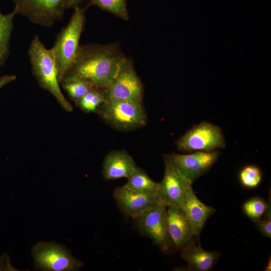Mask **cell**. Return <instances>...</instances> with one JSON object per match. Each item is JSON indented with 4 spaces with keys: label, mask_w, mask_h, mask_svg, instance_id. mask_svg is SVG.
<instances>
[{
    "label": "cell",
    "mask_w": 271,
    "mask_h": 271,
    "mask_svg": "<svg viewBox=\"0 0 271 271\" xmlns=\"http://www.w3.org/2000/svg\"><path fill=\"white\" fill-rule=\"evenodd\" d=\"M126 58L115 44L80 46L61 83L82 80L94 87L105 88Z\"/></svg>",
    "instance_id": "6da1fadb"
},
{
    "label": "cell",
    "mask_w": 271,
    "mask_h": 271,
    "mask_svg": "<svg viewBox=\"0 0 271 271\" xmlns=\"http://www.w3.org/2000/svg\"><path fill=\"white\" fill-rule=\"evenodd\" d=\"M32 72L39 85L51 93L66 111L73 110L60 87L58 71L52 49L46 48L39 36L32 39L28 49Z\"/></svg>",
    "instance_id": "7a4b0ae2"
},
{
    "label": "cell",
    "mask_w": 271,
    "mask_h": 271,
    "mask_svg": "<svg viewBox=\"0 0 271 271\" xmlns=\"http://www.w3.org/2000/svg\"><path fill=\"white\" fill-rule=\"evenodd\" d=\"M74 9L68 23L57 34L54 45L51 48L60 83L76 56L86 22L85 10L79 6Z\"/></svg>",
    "instance_id": "3957f363"
},
{
    "label": "cell",
    "mask_w": 271,
    "mask_h": 271,
    "mask_svg": "<svg viewBox=\"0 0 271 271\" xmlns=\"http://www.w3.org/2000/svg\"><path fill=\"white\" fill-rule=\"evenodd\" d=\"M32 255L36 269L44 271H76L83 265L70 250L54 242L39 241L32 247Z\"/></svg>",
    "instance_id": "277c9868"
},
{
    "label": "cell",
    "mask_w": 271,
    "mask_h": 271,
    "mask_svg": "<svg viewBox=\"0 0 271 271\" xmlns=\"http://www.w3.org/2000/svg\"><path fill=\"white\" fill-rule=\"evenodd\" d=\"M176 145L183 152H211L225 147V139L218 126L203 121L194 126L179 139Z\"/></svg>",
    "instance_id": "5b68a950"
},
{
    "label": "cell",
    "mask_w": 271,
    "mask_h": 271,
    "mask_svg": "<svg viewBox=\"0 0 271 271\" xmlns=\"http://www.w3.org/2000/svg\"><path fill=\"white\" fill-rule=\"evenodd\" d=\"M101 113L107 121L116 127L131 129L144 125L146 114L142 101L118 100L106 101Z\"/></svg>",
    "instance_id": "8992f818"
},
{
    "label": "cell",
    "mask_w": 271,
    "mask_h": 271,
    "mask_svg": "<svg viewBox=\"0 0 271 271\" xmlns=\"http://www.w3.org/2000/svg\"><path fill=\"white\" fill-rule=\"evenodd\" d=\"M17 14L31 22L46 27H52L63 19L66 0H14Z\"/></svg>",
    "instance_id": "52a82bcc"
},
{
    "label": "cell",
    "mask_w": 271,
    "mask_h": 271,
    "mask_svg": "<svg viewBox=\"0 0 271 271\" xmlns=\"http://www.w3.org/2000/svg\"><path fill=\"white\" fill-rule=\"evenodd\" d=\"M106 101L128 100L142 101V83L130 60L126 58L111 83L104 88Z\"/></svg>",
    "instance_id": "ba28073f"
},
{
    "label": "cell",
    "mask_w": 271,
    "mask_h": 271,
    "mask_svg": "<svg viewBox=\"0 0 271 271\" xmlns=\"http://www.w3.org/2000/svg\"><path fill=\"white\" fill-rule=\"evenodd\" d=\"M166 210L167 205L161 203L136 218L140 230L164 251L168 250L173 245L168 231Z\"/></svg>",
    "instance_id": "9c48e42d"
},
{
    "label": "cell",
    "mask_w": 271,
    "mask_h": 271,
    "mask_svg": "<svg viewBox=\"0 0 271 271\" xmlns=\"http://www.w3.org/2000/svg\"><path fill=\"white\" fill-rule=\"evenodd\" d=\"M220 153L197 151L189 154L172 153L171 159L181 175L193 184L198 178L207 172L217 161Z\"/></svg>",
    "instance_id": "30bf717a"
},
{
    "label": "cell",
    "mask_w": 271,
    "mask_h": 271,
    "mask_svg": "<svg viewBox=\"0 0 271 271\" xmlns=\"http://www.w3.org/2000/svg\"><path fill=\"white\" fill-rule=\"evenodd\" d=\"M164 163V175L160 183V199L167 206H173L182 209L186 188L192 183L181 175L170 155L165 156Z\"/></svg>",
    "instance_id": "8fae6325"
},
{
    "label": "cell",
    "mask_w": 271,
    "mask_h": 271,
    "mask_svg": "<svg viewBox=\"0 0 271 271\" xmlns=\"http://www.w3.org/2000/svg\"><path fill=\"white\" fill-rule=\"evenodd\" d=\"M113 196L121 211L134 218L145 211L163 203L158 196L136 191L125 185L116 188Z\"/></svg>",
    "instance_id": "7c38bea8"
},
{
    "label": "cell",
    "mask_w": 271,
    "mask_h": 271,
    "mask_svg": "<svg viewBox=\"0 0 271 271\" xmlns=\"http://www.w3.org/2000/svg\"><path fill=\"white\" fill-rule=\"evenodd\" d=\"M166 221L168 231L173 244L181 250L196 243L191 225L183 211L176 206H167Z\"/></svg>",
    "instance_id": "4fadbf2b"
},
{
    "label": "cell",
    "mask_w": 271,
    "mask_h": 271,
    "mask_svg": "<svg viewBox=\"0 0 271 271\" xmlns=\"http://www.w3.org/2000/svg\"><path fill=\"white\" fill-rule=\"evenodd\" d=\"M192 185L189 184L186 188L182 209L198 239L207 219L216 210L214 208L202 203L198 198Z\"/></svg>",
    "instance_id": "5bb4252c"
},
{
    "label": "cell",
    "mask_w": 271,
    "mask_h": 271,
    "mask_svg": "<svg viewBox=\"0 0 271 271\" xmlns=\"http://www.w3.org/2000/svg\"><path fill=\"white\" fill-rule=\"evenodd\" d=\"M132 158L124 151H113L105 157L102 173L106 180L127 178L136 168Z\"/></svg>",
    "instance_id": "9a60e30c"
},
{
    "label": "cell",
    "mask_w": 271,
    "mask_h": 271,
    "mask_svg": "<svg viewBox=\"0 0 271 271\" xmlns=\"http://www.w3.org/2000/svg\"><path fill=\"white\" fill-rule=\"evenodd\" d=\"M181 256L186 261L188 270L208 271L216 262L218 256L214 251L204 250L196 243L181 250Z\"/></svg>",
    "instance_id": "2e32d148"
},
{
    "label": "cell",
    "mask_w": 271,
    "mask_h": 271,
    "mask_svg": "<svg viewBox=\"0 0 271 271\" xmlns=\"http://www.w3.org/2000/svg\"><path fill=\"white\" fill-rule=\"evenodd\" d=\"M124 185L136 191L160 197V183L155 182L143 169L139 167H136L127 178V182Z\"/></svg>",
    "instance_id": "e0dca14e"
},
{
    "label": "cell",
    "mask_w": 271,
    "mask_h": 271,
    "mask_svg": "<svg viewBox=\"0 0 271 271\" xmlns=\"http://www.w3.org/2000/svg\"><path fill=\"white\" fill-rule=\"evenodd\" d=\"M16 15L17 12L15 8L7 14L0 12V65L5 61L8 54L13 20Z\"/></svg>",
    "instance_id": "ac0fdd59"
},
{
    "label": "cell",
    "mask_w": 271,
    "mask_h": 271,
    "mask_svg": "<svg viewBox=\"0 0 271 271\" xmlns=\"http://www.w3.org/2000/svg\"><path fill=\"white\" fill-rule=\"evenodd\" d=\"M105 102L104 88L92 87L77 103L83 110L86 112H93Z\"/></svg>",
    "instance_id": "d6986e66"
},
{
    "label": "cell",
    "mask_w": 271,
    "mask_h": 271,
    "mask_svg": "<svg viewBox=\"0 0 271 271\" xmlns=\"http://www.w3.org/2000/svg\"><path fill=\"white\" fill-rule=\"evenodd\" d=\"M88 6H95L124 20L129 18L125 0H90Z\"/></svg>",
    "instance_id": "ffe728a7"
},
{
    "label": "cell",
    "mask_w": 271,
    "mask_h": 271,
    "mask_svg": "<svg viewBox=\"0 0 271 271\" xmlns=\"http://www.w3.org/2000/svg\"><path fill=\"white\" fill-rule=\"evenodd\" d=\"M239 180L241 185L245 188H255L261 182L262 172L255 165H247L240 170Z\"/></svg>",
    "instance_id": "44dd1931"
},
{
    "label": "cell",
    "mask_w": 271,
    "mask_h": 271,
    "mask_svg": "<svg viewBox=\"0 0 271 271\" xmlns=\"http://www.w3.org/2000/svg\"><path fill=\"white\" fill-rule=\"evenodd\" d=\"M268 206L269 204L263 198L256 196L245 201L242 210L244 214L254 222L261 218Z\"/></svg>",
    "instance_id": "7402d4cb"
},
{
    "label": "cell",
    "mask_w": 271,
    "mask_h": 271,
    "mask_svg": "<svg viewBox=\"0 0 271 271\" xmlns=\"http://www.w3.org/2000/svg\"><path fill=\"white\" fill-rule=\"evenodd\" d=\"M61 84L70 97L76 103L91 88L94 87L88 83L82 80L63 82Z\"/></svg>",
    "instance_id": "603a6c76"
},
{
    "label": "cell",
    "mask_w": 271,
    "mask_h": 271,
    "mask_svg": "<svg viewBox=\"0 0 271 271\" xmlns=\"http://www.w3.org/2000/svg\"><path fill=\"white\" fill-rule=\"evenodd\" d=\"M255 225L264 236L268 238L271 237V218H266L264 219H259L254 221Z\"/></svg>",
    "instance_id": "cb8c5ba5"
},
{
    "label": "cell",
    "mask_w": 271,
    "mask_h": 271,
    "mask_svg": "<svg viewBox=\"0 0 271 271\" xmlns=\"http://www.w3.org/2000/svg\"><path fill=\"white\" fill-rule=\"evenodd\" d=\"M18 269L15 268L12 264L10 257L7 254L5 253L0 256V271H17Z\"/></svg>",
    "instance_id": "d4e9b609"
},
{
    "label": "cell",
    "mask_w": 271,
    "mask_h": 271,
    "mask_svg": "<svg viewBox=\"0 0 271 271\" xmlns=\"http://www.w3.org/2000/svg\"><path fill=\"white\" fill-rule=\"evenodd\" d=\"M16 76L15 75H5L0 78V89L8 83L15 80Z\"/></svg>",
    "instance_id": "484cf974"
},
{
    "label": "cell",
    "mask_w": 271,
    "mask_h": 271,
    "mask_svg": "<svg viewBox=\"0 0 271 271\" xmlns=\"http://www.w3.org/2000/svg\"><path fill=\"white\" fill-rule=\"evenodd\" d=\"M83 1V0H66V2H65L66 9H68L70 8H74L76 7H78L79 6V5Z\"/></svg>",
    "instance_id": "4316f807"
},
{
    "label": "cell",
    "mask_w": 271,
    "mask_h": 271,
    "mask_svg": "<svg viewBox=\"0 0 271 271\" xmlns=\"http://www.w3.org/2000/svg\"><path fill=\"white\" fill-rule=\"evenodd\" d=\"M270 269H271V260H270V257L269 260H268V261L266 266L264 268V270L270 271L271 270Z\"/></svg>",
    "instance_id": "83f0119b"
}]
</instances>
